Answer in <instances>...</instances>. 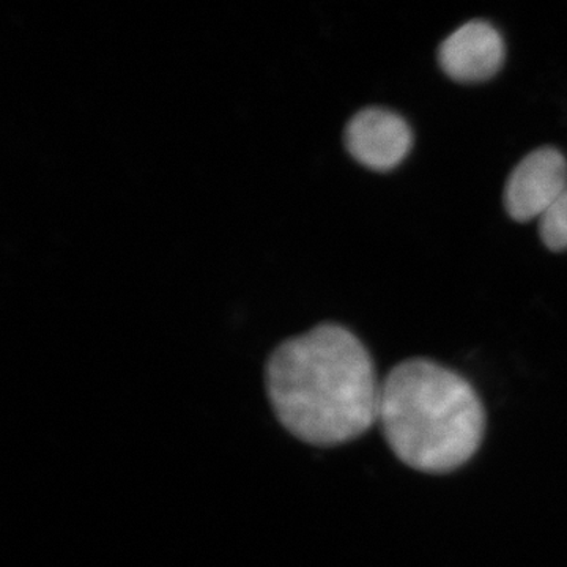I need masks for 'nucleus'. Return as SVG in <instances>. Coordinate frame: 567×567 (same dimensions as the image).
Masks as SVG:
<instances>
[{
  "mask_svg": "<svg viewBox=\"0 0 567 567\" xmlns=\"http://www.w3.org/2000/svg\"><path fill=\"white\" fill-rule=\"evenodd\" d=\"M265 382L279 423L308 445H344L379 421L374 360L342 324H317L284 341L268 358Z\"/></svg>",
  "mask_w": 567,
  "mask_h": 567,
  "instance_id": "f257e3e1",
  "label": "nucleus"
},
{
  "mask_svg": "<svg viewBox=\"0 0 567 567\" xmlns=\"http://www.w3.org/2000/svg\"><path fill=\"white\" fill-rule=\"evenodd\" d=\"M377 423L402 464L446 475L475 456L487 416L464 375L429 358H410L382 380Z\"/></svg>",
  "mask_w": 567,
  "mask_h": 567,
  "instance_id": "f03ea898",
  "label": "nucleus"
},
{
  "mask_svg": "<svg viewBox=\"0 0 567 567\" xmlns=\"http://www.w3.org/2000/svg\"><path fill=\"white\" fill-rule=\"evenodd\" d=\"M566 188V156L544 145L517 163L507 177L503 199L511 218L525 223L540 218Z\"/></svg>",
  "mask_w": 567,
  "mask_h": 567,
  "instance_id": "7ed1b4c3",
  "label": "nucleus"
},
{
  "mask_svg": "<svg viewBox=\"0 0 567 567\" xmlns=\"http://www.w3.org/2000/svg\"><path fill=\"white\" fill-rule=\"evenodd\" d=\"M344 142L358 163L385 173L398 167L412 151L413 133L398 112L369 106L358 111L347 123Z\"/></svg>",
  "mask_w": 567,
  "mask_h": 567,
  "instance_id": "20e7f679",
  "label": "nucleus"
},
{
  "mask_svg": "<svg viewBox=\"0 0 567 567\" xmlns=\"http://www.w3.org/2000/svg\"><path fill=\"white\" fill-rule=\"evenodd\" d=\"M502 33L492 22L472 20L450 33L439 48V63L458 82H481L495 76L505 62Z\"/></svg>",
  "mask_w": 567,
  "mask_h": 567,
  "instance_id": "39448f33",
  "label": "nucleus"
},
{
  "mask_svg": "<svg viewBox=\"0 0 567 567\" xmlns=\"http://www.w3.org/2000/svg\"><path fill=\"white\" fill-rule=\"evenodd\" d=\"M539 235L551 251L567 249V188L540 216Z\"/></svg>",
  "mask_w": 567,
  "mask_h": 567,
  "instance_id": "423d86ee",
  "label": "nucleus"
}]
</instances>
